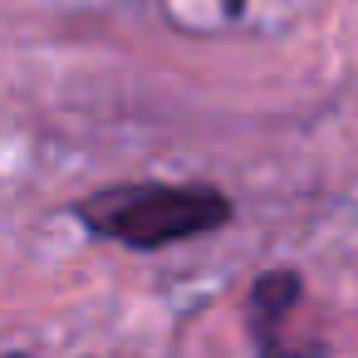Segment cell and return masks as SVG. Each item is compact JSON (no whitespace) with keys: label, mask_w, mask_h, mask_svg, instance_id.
I'll return each instance as SVG.
<instances>
[{"label":"cell","mask_w":358,"mask_h":358,"mask_svg":"<svg viewBox=\"0 0 358 358\" xmlns=\"http://www.w3.org/2000/svg\"><path fill=\"white\" fill-rule=\"evenodd\" d=\"M74 216L128 250H162L192 236H211L231 221V196L206 182H123L74 206Z\"/></svg>","instance_id":"6da1fadb"},{"label":"cell","mask_w":358,"mask_h":358,"mask_svg":"<svg viewBox=\"0 0 358 358\" xmlns=\"http://www.w3.org/2000/svg\"><path fill=\"white\" fill-rule=\"evenodd\" d=\"M10 358H20V353H10Z\"/></svg>","instance_id":"3957f363"},{"label":"cell","mask_w":358,"mask_h":358,"mask_svg":"<svg viewBox=\"0 0 358 358\" xmlns=\"http://www.w3.org/2000/svg\"><path fill=\"white\" fill-rule=\"evenodd\" d=\"M304 285L294 270H265L250 289V338L260 358H324V343L289 338V314L299 304Z\"/></svg>","instance_id":"7a4b0ae2"}]
</instances>
